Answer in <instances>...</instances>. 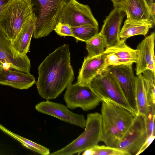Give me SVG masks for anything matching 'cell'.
Instances as JSON below:
<instances>
[{
	"instance_id": "obj_1",
	"label": "cell",
	"mask_w": 155,
	"mask_h": 155,
	"mask_svg": "<svg viewBox=\"0 0 155 155\" xmlns=\"http://www.w3.org/2000/svg\"><path fill=\"white\" fill-rule=\"evenodd\" d=\"M37 88L41 97L49 100L57 97L74 79L68 45L56 49L38 67Z\"/></svg>"
},
{
	"instance_id": "obj_2",
	"label": "cell",
	"mask_w": 155,
	"mask_h": 155,
	"mask_svg": "<svg viewBox=\"0 0 155 155\" xmlns=\"http://www.w3.org/2000/svg\"><path fill=\"white\" fill-rule=\"evenodd\" d=\"M102 102L101 141L107 146L117 148L136 116L117 105L106 101Z\"/></svg>"
},
{
	"instance_id": "obj_3",
	"label": "cell",
	"mask_w": 155,
	"mask_h": 155,
	"mask_svg": "<svg viewBox=\"0 0 155 155\" xmlns=\"http://www.w3.org/2000/svg\"><path fill=\"white\" fill-rule=\"evenodd\" d=\"M33 14L30 0H11L0 15V29L12 43L24 23Z\"/></svg>"
},
{
	"instance_id": "obj_4",
	"label": "cell",
	"mask_w": 155,
	"mask_h": 155,
	"mask_svg": "<svg viewBox=\"0 0 155 155\" xmlns=\"http://www.w3.org/2000/svg\"><path fill=\"white\" fill-rule=\"evenodd\" d=\"M36 22L33 36L38 39L48 35L58 23L59 14L70 0H30Z\"/></svg>"
},
{
	"instance_id": "obj_5",
	"label": "cell",
	"mask_w": 155,
	"mask_h": 155,
	"mask_svg": "<svg viewBox=\"0 0 155 155\" xmlns=\"http://www.w3.org/2000/svg\"><path fill=\"white\" fill-rule=\"evenodd\" d=\"M84 131L70 143L50 155H79L86 150L98 145L102 137L101 114L96 112L87 114Z\"/></svg>"
},
{
	"instance_id": "obj_6",
	"label": "cell",
	"mask_w": 155,
	"mask_h": 155,
	"mask_svg": "<svg viewBox=\"0 0 155 155\" xmlns=\"http://www.w3.org/2000/svg\"><path fill=\"white\" fill-rule=\"evenodd\" d=\"M89 85L102 101H106L124 108L136 116L137 113L127 101L114 76L107 69L94 78Z\"/></svg>"
},
{
	"instance_id": "obj_7",
	"label": "cell",
	"mask_w": 155,
	"mask_h": 155,
	"mask_svg": "<svg viewBox=\"0 0 155 155\" xmlns=\"http://www.w3.org/2000/svg\"><path fill=\"white\" fill-rule=\"evenodd\" d=\"M66 88L64 99L66 106L70 109L80 107L84 111H88L102 101L88 85L77 82L70 84Z\"/></svg>"
},
{
	"instance_id": "obj_8",
	"label": "cell",
	"mask_w": 155,
	"mask_h": 155,
	"mask_svg": "<svg viewBox=\"0 0 155 155\" xmlns=\"http://www.w3.org/2000/svg\"><path fill=\"white\" fill-rule=\"evenodd\" d=\"M58 22L71 27L88 26L98 27V22L89 6L76 0H70L64 5L59 14Z\"/></svg>"
},
{
	"instance_id": "obj_9",
	"label": "cell",
	"mask_w": 155,
	"mask_h": 155,
	"mask_svg": "<svg viewBox=\"0 0 155 155\" xmlns=\"http://www.w3.org/2000/svg\"><path fill=\"white\" fill-rule=\"evenodd\" d=\"M0 63L4 68L29 72L30 60L27 55H23L13 47L11 41L0 29Z\"/></svg>"
},
{
	"instance_id": "obj_10",
	"label": "cell",
	"mask_w": 155,
	"mask_h": 155,
	"mask_svg": "<svg viewBox=\"0 0 155 155\" xmlns=\"http://www.w3.org/2000/svg\"><path fill=\"white\" fill-rule=\"evenodd\" d=\"M147 138L144 117L137 115L117 148L127 152L130 155H137Z\"/></svg>"
},
{
	"instance_id": "obj_11",
	"label": "cell",
	"mask_w": 155,
	"mask_h": 155,
	"mask_svg": "<svg viewBox=\"0 0 155 155\" xmlns=\"http://www.w3.org/2000/svg\"><path fill=\"white\" fill-rule=\"evenodd\" d=\"M132 65L111 66L107 69L117 80L129 104L137 114L135 97L136 77Z\"/></svg>"
},
{
	"instance_id": "obj_12",
	"label": "cell",
	"mask_w": 155,
	"mask_h": 155,
	"mask_svg": "<svg viewBox=\"0 0 155 155\" xmlns=\"http://www.w3.org/2000/svg\"><path fill=\"white\" fill-rule=\"evenodd\" d=\"M35 108L39 112L54 117L66 123L82 128L85 127L86 120L83 114L74 113L62 104L47 100L38 103Z\"/></svg>"
},
{
	"instance_id": "obj_13",
	"label": "cell",
	"mask_w": 155,
	"mask_h": 155,
	"mask_svg": "<svg viewBox=\"0 0 155 155\" xmlns=\"http://www.w3.org/2000/svg\"><path fill=\"white\" fill-rule=\"evenodd\" d=\"M155 34L153 32L137 45L138 51L135 70L137 75L149 70L155 74L154 45Z\"/></svg>"
},
{
	"instance_id": "obj_14",
	"label": "cell",
	"mask_w": 155,
	"mask_h": 155,
	"mask_svg": "<svg viewBox=\"0 0 155 155\" xmlns=\"http://www.w3.org/2000/svg\"><path fill=\"white\" fill-rule=\"evenodd\" d=\"M126 15L120 7H115L104 21L100 32L105 38L107 48L114 45L120 41V26Z\"/></svg>"
},
{
	"instance_id": "obj_15",
	"label": "cell",
	"mask_w": 155,
	"mask_h": 155,
	"mask_svg": "<svg viewBox=\"0 0 155 155\" xmlns=\"http://www.w3.org/2000/svg\"><path fill=\"white\" fill-rule=\"evenodd\" d=\"M35 78L29 72H25L0 66V84L19 89H27L35 83Z\"/></svg>"
},
{
	"instance_id": "obj_16",
	"label": "cell",
	"mask_w": 155,
	"mask_h": 155,
	"mask_svg": "<svg viewBox=\"0 0 155 155\" xmlns=\"http://www.w3.org/2000/svg\"><path fill=\"white\" fill-rule=\"evenodd\" d=\"M106 53L104 52L97 56L85 57L79 70L77 82L89 85L94 78L106 70Z\"/></svg>"
},
{
	"instance_id": "obj_17",
	"label": "cell",
	"mask_w": 155,
	"mask_h": 155,
	"mask_svg": "<svg viewBox=\"0 0 155 155\" xmlns=\"http://www.w3.org/2000/svg\"><path fill=\"white\" fill-rule=\"evenodd\" d=\"M120 7L125 12L127 19L152 22L150 7L145 0H124Z\"/></svg>"
},
{
	"instance_id": "obj_18",
	"label": "cell",
	"mask_w": 155,
	"mask_h": 155,
	"mask_svg": "<svg viewBox=\"0 0 155 155\" xmlns=\"http://www.w3.org/2000/svg\"><path fill=\"white\" fill-rule=\"evenodd\" d=\"M33 14L24 23L16 39L12 43L14 48L20 54L26 55L29 49L36 22Z\"/></svg>"
},
{
	"instance_id": "obj_19",
	"label": "cell",
	"mask_w": 155,
	"mask_h": 155,
	"mask_svg": "<svg viewBox=\"0 0 155 155\" xmlns=\"http://www.w3.org/2000/svg\"><path fill=\"white\" fill-rule=\"evenodd\" d=\"M154 25L150 21H135L127 19L124 21L119 34L120 40L125 41L128 38L135 35L145 36L150 28Z\"/></svg>"
},
{
	"instance_id": "obj_20",
	"label": "cell",
	"mask_w": 155,
	"mask_h": 155,
	"mask_svg": "<svg viewBox=\"0 0 155 155\" xmlns=\"http://www.w3.org/2000/svg\"><path fill=\"white\" fill-rule=\"evenodd\" d=\"M125 42L120 40L114 45L106 48L104 52L114 53L118 57L122 65H132L133 63L137 61L138 51L128 46Z\"/></svg>"
},
{
	"instance_id": "obj_21",
	"label": "cell",
	"mask_w": 155,
	"mask_h": 155,
	"mask_svg": "<svg viewBox=\"0 0 155 155\" xmlns=\"http://www.w3.org/2000/svg\"><path fill=\"white\" fill-rule=\"evenodd\" d=\"M136 77L135 97L137 115L144 116L149 107L147 93L143 80L142 74Z\"/></svg>"
},
{
	"instance_id": "obj_22",
	"label": "cell",
	"mask_w": 155,
	"mask_h": 155,
	"mask_svg": "<svg viewBox=\"0 0 155 155\" xmlns=\"http://www.w3.org/2000/svg\"><path fill=\"white\" fill-rule=\"evenodd\" d=\"M87 57H93L102 54L107 48L106 40L100 32L85 42Z\"/></svg>"
},
{
	"instance_id": "obj_23",
	"label": "cell",
	"mask_w": 155,
	"mask_h": 155,
	"mask_svg": "<svg viewBox=\"0 0 155 155\" xmlns=\"http://www.w3.org/2000/svg\"><path fill=\"white\" fill-rule=\"evenodd\" d=\"M5 132L21 143L24 146L34 152L41 155H48L50 154L49 149L41 145L18 135L8 129H7Z\"/></svg>"
},
{
	"instance_id": "obj_24",
	"label": "cell",
	"mask_w": 155,
	"mask_h": 155,
	"mask_svg": "<svg viewBox=\"0 0 155 155\" xmlns=\"http://www.w3.org/2000/svg\"><path fill=\"white\" fill-rule=\"evenodd\" d=\"M73 37L78 41L87 42L98 33V27L88 26L71 27Z\"/></svg>"
},
{
	"instance_id": "obj_25",
	"label": "cell",
	"mask_w": 155,
	"mask_h": 155,
	"mask_svg": "<svg viewBox=\"0 0 155 155\" xmlns=\"http://www.w3.org/2000/svg\"><path fill=\"white\" fill-rule=\"evenodd\" d=\"M83 155H130L119 148L97 145L83 152Z\"/></svg>"
},
{
	"instance_id": "obj_26",
	"label": "cell",
	"mask_w": 155,
	"mask_h": 155,
	"mask_svg": "<svg viewBox=\"0 0 155 155\" xmlns=\"http://www.w3.org/2000/svg\"><path fill=\"white\" fill-rule=\"evenodd\" d=\"M142 74L143 80L147 93L149 106H155V73L147 70Z\"/></svg>"
},
{
	"instance_id": "obj_27",
	"label": "cell",
	"mask_w": 155,
	"mask_h": 155,
	"mask_svg": "<svg viewBox=\"0 0 155 155\" xmlns=\"http://www.w3.org/2000/svg\"><path fill=\"white\" fill-rule=\"evenodd\" d=\"M155 106H149L148 111L144 116L147 137L155 135Z\"/></svg>"
},
{
	"instance_id": "obj_28",
	"label": "cell",
	"mask_w": 155,
	"mask_h": 155,
	"mask_svg": "<svg viewBox=\"0 0 155 155\" xmlns=\"http://www.w3.org/2000/svg\"><path fill=\"white\" fill-rule=\"evenodd\" d=\"M54 30L61 36L73 37L71 27L66 24L58 22Z\"/></svg>"
},
{
	"instance_id": "obj_29",
	"label": "cell",
	"mask_w": 155,
	"mask_h": 155,
	"mask_svg": "<svg viewBox=\"0 0 155 155\" xmlns=\"http://www.w3.org/2000/svg\"><path fill=\"white\" fill-rule=\"evenodd\" d=\"M106 65L107 68L111 66L122 65V64L117 56L113 52H106Z\"/></svg>"
},
{
	"instance_id": "obj_30",
	"label": "cell",
	"mask_w": 155,
	"mask_h": 155,
	"mask_svg": "<svg viewBox=\"0 0 155 155\" xmlns=\"http://www.w3.org/2000/svg\"><path fill=\"white\" fill-rule=\"evenodd\" d=\"M155 137V135H151L147 137L146 141L140 148L137 155L140 154L144 151L152 143Z\"/></svg>"
},
{
	"instance_id": "obj_31",
	"label": "cell",
	"mask_w": 155,
	"mask_h": 155,
	"mask_svg": "<svg viewBox=\"0 0 155 155\" xmlns=\"http://www.w3.org/2000/svg\"><path fill=\"white\" fill-rule=\"evenodd\" d=\"M155 3L153 2L150 7V12L152 22L154 25L155 22Z\"/></svg>"
},
{
	"instance_id": "obj_32",
	"label": "cell",
	"mask_w": 155,
	"mask_h": 155,
	"mask_svg": "<svg viewBox=\"0 0 155 155\" xmlns=\"http://www.w3.org/2000/svg\"><path fill=\"white\" fill-rule=\"evenodd\" d=\"M113 2L114 7H119L121 4L124 0H110Z\"/></svg>"
},
{
	"instance_id": "obj_33",
	"label": "cell",
	"mask_w": 155,
	"mask_h": 155,
	"mask_svg": "<svg viewBox=\"0 0 155 155\" xmlns=\"http://www.w3.org/2000/svg\"><path fill=\"white\" fill-rule=\"evenodd\" d=\"M11 0H0V7L6 5Z\"/></svg>"
},
{
	"instance_id": "obj_34",
	"label": "cell",
	"mask_w": 155,
	"mask_h": 155,
	"mask_svg": "<svg viewBox=\"0 0 155 155\" xmlns=\"http://www.w3.org/2000/svg\"><path fill=\"white\" fill-rule=\"evenodd\" d=\"M148 5L150 7L153 2V0H145Z\"/></svg>"
},
{
	"instance_id": "obj_35",
	"label": "cell",
	"mask_w": 155,
	"mask_h": 155,
	"mask_svg": "<svg viewBox=\"0 0 155 155\" xmlns=\"http://www.w3.org/2000/svg\"><path fill=\"white\" fill-rule=\"evenodd\" d=\"M5 5H3L0 7V14L1 13V12L2 11V10L3 9V8H4V7H5Z\"/></svg>"
},
{
	"instance_id": "obj_36",
	"label": "cell",
	"mask_w": 155,
	"mask_h": 155,
	"mask_svg": "<svg viewBox=\"0 0 155 155\" xmlns=\"http://www.w3.org/2000/svg\"><path fill=\"white\" fill-rule=\"evenodd\" d=\"M2 64L0 63V66L2 65Z\"/></svg>"
}]
</instances>
